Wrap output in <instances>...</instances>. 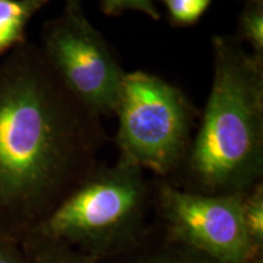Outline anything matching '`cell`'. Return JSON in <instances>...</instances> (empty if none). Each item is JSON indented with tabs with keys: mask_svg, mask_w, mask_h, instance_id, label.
<instances>
[{
	"mask_svg": "<svg viewBox=\"0 0 263 263\" xmlns=\"http://www.w3.org/2000/svg\"><path fill=\"white\" fill-rule=\"evenodd\" d=\"M105 141L101 117L45 57L22 50L0 71L2 211L42 221L99 166Z\"/></svg>",
	"mask_w": 263,
	"mask_h": 263,
	"instance_id": "cell-1",
	"label": "cell"
},
{
	"mask_svg": "<svg viewBox=\"0 0 263 263\" xmlns=\"http://www.w3.org/2000/svg\"><path fill=\"white\" fill-rule=\"evenodd\" d=\"M212 47L211 91L196 136L173 173L179 182L172 185L203 195H244L262 183L263 57L227 35L213 38Z\"/></svg>",
	"mask_w": 263,
	"mask_h": 263,
	"instance_id": "cell-2",
	"label": "cell"
},
{
	"mask_svg": "<svg viewBox=\"0 0 263 263\" xmlns=\"http://www.w3.org/2000/svg\"><path fill=\"white\" fill-rule=\"evenodd\" d=\"M151 189L144 171L120 160L98 166L37 226L38 239L94 263L129 249L145 234Z\"/></svg>",
	"mask_w": 263,
	"mask_h": 263,
	"instance_id": "cell-3",
	"label": "cell"
},
{
	"mask_svg": "<svg viewBox=\"0 0 263 263\" xmlns=\"http://www.w3.org/2000/svg\"><path fill=\"white\" fill-rule=\"evenodd\" d=\"M115 115L120 160L164 179L178 170L196 121L178 87L145 71L124 73Z\"/></svg>",
	"mask_w": 263,
	"mask_h": 263,
	"instance_id": "cell-4",
	"label": "cell"
},
{
	"mask_svg": "<svg viewBox=\"0 0 263 263\" xmlns=\"http://www.w3.org/2000/svg\"><path fill=\"white\" fill-rule=\"evenodd\" d=\"M244 195H203L160 180L154 195L160 229L222 263H262L246 235Z\"/></svg>",
	"mask_w": 263,
	"mask_h": 263,
	"instance_id": "cell-5",
	"label": "cell"
},
{
	"mask_svg": "<svg viewBox=\"0 0 263 263\" xmlns=\"http://www.w3.org/2000/svg\"><path fill=\"white\" fill-rule=\"evenodd\" d=\"M44 57L82 104L100 117L115 114L126 72L82 8L66 9L49 26Z\"/></svg>",
	"mask_w": 263,
	"mask_h": 263,
	"instance_id": "cell-6",
	"label": "cell"
},
{
	"mask_svg": "<svg viewBox=\"0 0 263 263\" xmlns=\"http://www.w3.org/2000/svg\"><path fill=\"white\" fill-rule=\"evenodd\" d=\"M98 263H222L167 236L162 230H146L129 249Z\"/></svg>",
	"mask_w": 263,
	"mask_h": 263,
	"instance_id": "cell-7",
	"label": "cell"
},
{
	"mask_svg": "<svg viewBox=\"0 0 263 263\" xmlns=\"http://www.w3.org/2000/svg\"><path fill=\"white\" fill-rule=\"evenodd\" d=\"M45 0H0V54L22 42L26 26Z\"/></svg>",
	"mask_w": 263,
	"mask_h": 263,
	"instance_id": "cell-8",
	"label": "cell"
},
{
	"mask_svg": "<svg viewBox=\"0 0 263 263\" xmlns=\"http://www.w3.org/2000/svg\"><path fill=\"white\" fill-rule=\"evenodd\" d=\"M242 219L250 244L259 256L263 250V185L257 184L244 195Z\"/></svg>",
	"mask_w": 263,
	"mask_h": 263,
	"instance_id": "cell-9",
	"label": "cell"
},
{
	"mask_svg": "<svg viewBox=\"0 0 263 263\" xmlns=\"http://www.w3.org/2000/svg\"><path fill=\"white\" fill-rule=\"evenodd\" d=\"M239 41L251 45L252 52L263 57V11L262 6L255 4L249 8L240 18Z\"/></svg>",
	"mask_w": 263,
	"mask_h": 263,
	"instance_id": "cell-10",
	"label": "cell"
},
{
	"mask_svg": "<svg viewBox=\"0 0 263 263\" xmlns=\"http://www.w3.org/2000/svg\"><path fill=\"white\" fill-rule=\"evenodd\" d=\"M37 242L39 244L33 263H94L64 245L41 239H38Z\"/></svg>",
	"mask_w": 263,
	"mask_h": 263,
	"instance_id": "cell-11",
	"label": "cell"
},
{
	"mask_svg": "<svg viewBox=\"0 0 263 263\" xmlns=\"http://www.w3.org/2000/svg\"><path fill=\"white\" fill-rule=\"evenodd\" d=\"M211 0H166L173 24L190 26L199 21Z\"/></svg>",
	"mask_w": 263,
	"mask_h": 263,
	"instance_id": "cell-12",
	"label": "cell"
},
{
	"mask_svg": "<svg viewBox=\"0 0 263 263\" xmlns=\"http://www.w3.org/2000/svg\"><path fill=\"white\" fill-rule=\"evenodd\" d=\"M101 10L108 16H116L127 10H134L143 12L153 20L160 18L153 0H101Z\"/></svg>",
	"mask_w": 263,
	"mask_h": 263,
	"instance_id": "cell-13",
	"label": "cell"
},
{
	"mask_svg": "<svg viewBox=\"0 0 263 263\" xmlns=\"http://www.w3.org/2000/svg\"><path fill=\"white\" fill-rule=\"evenodd\" d=\"M0 263H24V261L12 246L0 242Z\"/></svg>",
	"mask_w": 263,
	"mask_h": 263,
	"instance_id": "cell-14",
	"label": "cell"
},
{
	"mask_svg": "<svg viewBox=\"0 0 263 263\" xmlns=\"http://www.w3.org/2000/svg\"><path fill=\"white\" fill-rule=\"evenodd\" d=\"M81 0H66V9H80Z\"/></svg>",
	"mask_w": 263,
	"mask_h": 263,
	"instance_id": "cell-15",
	"label": "cell"
},
{
	"mask_svg": "<svg viewBox=\"0 0 263 263\" xmlns=\"http://www.w3.org/2000/svg\"><path fill=\"white\" fill-rule=\"evenodd\" d=\"M164 2H166V0H164Z\"/></svg>",
	"mask_w": 263,
	"mask_h": 263,
	"instance_id": "cell-16",
	"label": "cell"
}]
</instances>
